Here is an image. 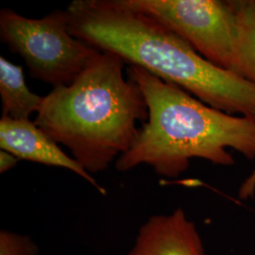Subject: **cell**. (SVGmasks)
I'll return each instance as SVG.
<instances>
[{
	"mask_svg": "<svg viewBox=\"0 0 255 255\" xmlns=\"http://www.w3.org/2000/svg\"><path fill=\"white\" fill-rule=\"evenodd\" d=\"M18 159L14 155L9 153L8 151L1 150L0 151V173H5L12 169L17 163Z\"/></svg>",
	"mask_w": 255,
	"mask_h": 255,
	"instance_id": "12",
	"label": "cell"
},
{
	"mask_svg": "<svg viewBox=\"0 0 255 255\" xmlns=\"http://www.w3.org/2000/svg\"><path fill=\"white\" fill-rule=\"evenodd\" d=\"M0 97L2 117L27 120L38 112L44 97L28 89L22 66L0 58Z\"/></svg>",
	"mask_w": 255,
	"mask_h": 255,
	"instance_id": "8",
	"label": "cell"
},
{
	"mask_svg": "<svg viewBox=\"0 0 255 255\" xmlns=\"http://www.w3.org/2000/svg\"><path fill=\"white\" fill-rule=\"evenodd\" d=\"M156 19L211 64L237 76V19L231 1L124 0Z\"/></svg>",
	"mask_w": 255,
	"mask_h": 255,
	"instance_id": "5",
	"label": "cell"
},
{
	"mask_svg": "<svg viewBox=\"0 0 255 255\" xmlns=\"http://www.w3.org/2000/svg\"><path fill=\"white\" fill-rule=\"evenodd\" d=\"M126 71L145 97L148 119L134 144L117 160L119 171L146 164L155 173L174 179L189 168L193 158L235 164L228 147L255 159V119L215 109L138 66L127 65Z\"/></svg>",
	"mask_w": 255,
	"mask_h": 255,
	"instance_id": "3",
	"label": "cell"
},
{
	"mask_svg": "<svg viewBox=\"0 0 255 255\" xmlns=\"http://www.w3.org/2000/svg\"><path fill=\"white\" fill-rule=\"evenodd\" d=\"M0 39L24 60L33 79L54 88L73 83L101 53L71 34L66 9L35 19L2 9Z\"/></svg>",
	"mask_w": 255,
	"mask_h": 255,
	"instance_id": "4",
	"label": "cell"
},
{
	"mask_svg": "<svg viewBox=\"0 0 255 255\" xmlns=\"http://www.w3.org/2000/svg\"><path fill=\"white\" fill-rule=\"evenodd\" d=\"M66 11L71 34L85 44L118 55L215 109L255 119V84L211 64L124 0H74Z\"/></svg>",
	"mask_w": 255,
	"mask_h": 255,
	"instance_id": "1",
	"label": "cell"
},
{
	"mask_svg": "<svg viewBox=\"0 0 255 255\" xmlns=\"http://www.w3.org/2000/svg\"><path fill=\"white\" fill-rule=\"evenodd\" d=\"M231 4L237 19V76L255 84V0Z\"/></svg>",
	"mask_w": 255,
	"mask_h": 255,
	"instance_id": "9",
	"label": "cell"
},
{
	"mask_svg": "<svg viewBox=\"0 0 255 255\" xmlns=\"http://www.w3.org/2000/svg\"><path fill=\"white\" fill-rule=\"evenodd\" d=\"M0 147L18 160L68 169L89 182L101 194L106 195L105 188L82 164L66 154L59 144L29 119L15 120L1 117Z\"/></svg>",
	"mask_w": 255,
	"mask_h": 255,
	"instance_id": "6",
	"label": "cell"
},
{
	"mask_svg": "<svg viewBox=\"0 0 255 255\" xmlns=\"http://www.w3.org/2000/svg\"><path fill=\"white\" fill-rule=\"evenodd\" d=\"M195 223L182 208L168 215H155L140 227L127 255H204Z\"/></svg>",
	"mask_w": 255,
	"mask_h": 255,
	"instance_id": "7",
	"label": "cell"
},
{
	"mask_svg": "<svg viewBox=\"0 0 255 255\" xmlns=\"http://www.w3.org/2000/svg\"><path fill=\"white\" fill-rule=\"evenodd\" d=\"M0 255H39V248L27 236L2 230L0 232Z\"/></svg>",
	"mask_w": 255,
	"mask_h": 255,
	"instance_id": "10",
	"label": "cell"
},
{
	"mask_svg": "<svg viewBox=\"0 0 255 255\" xmlns=\"http://www.w3.org/2000/svg\"><path fill=\"white\" fill-rule=\"evenodd\" d=\"M255 193V168L254 172L250 175L239 189V197L241 200L253 198Z\"/></svg>",
	"mask_w": 255,
	"mask_h": 255,
	"instance_id": "11",
	"label": "cell"
},
{
	"mask_svg": "<svg viewBox=\"0 0 255 255\" xmlns=\"http://www.w3.org/2000/svg\"><path fill=\"white\" fill-rule=\"evenodd\" d=\"M126 63L101 52L68 86L44 97L34 123L57 144L66 146L88 173L108 169L134 144L138 123L148 108L136 82L125 78Z\"/></svg>",
	"mask_w": 255,
	"mask_h": 255,
	"instance_id": "2",
	"label": "cell"
}]
</instances>
